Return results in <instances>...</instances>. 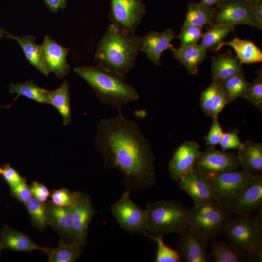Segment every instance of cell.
Instances as JSON below:
<instances>
[{
  "label": "cell",
  "mask_w": 262,
  "mask_h": 262,
  "mask_svg": "<svg viewBox=\"0 0 262 262\" xmlns=\"http://www.w3.org/2000/svg\"><path fill=\"white\" fill-rule=\"evenodd\" d=\"M251 6L262 4V0H245Z\"/></svg>",
  "instance_id": "obj_49"
},
{
  "label": "cell",
  "mask_w": 262,
  "mask_h": 262,
  "mask_svg": "<svg viewBox=\"0 0 262 262\" xmlns=\"http://www.w3.org/2000/svg\"><path fill=\"white\" fill-rule=\"evenodd\" d=\"M224 0H201L200 1L210 6L214 7V6L218 4Z\"/></svg>",
  "instance_id": "obj_48"
},
{
  "label": "cell",
  "mask_w": 262,
  "mask_h": 262,
  "mask_svg": "<svg viewBox=\"0 0 262 262\" xmlns=\"http://www.w3.org/2000/svg\"><path fill=\"white\" fill-rule=\"evenodd\" d=\"M1 175L4 180L9 184L10 187L26 182L25 178L20 176L18 172L8 164L3 165Z\"/></svg>",
  "instance_id": "obj_42"
},
{
  "label": "cell",
  "mask_w": 262,
  "mask_h": 262,
  "mask_svg": "<svg viewBox=\"0 0 262 262\" xmlns=\"http://www.w3.org/2000/svg\"><path fill=\"white\" fill-rule=\"evenodd\" d=\"M6 37L15 40L21 47L30 64L42 74L48 76L49 73L44 61L41 46L35 43V38L34 36L27 35L20 37L9 33Z\"/></svg>",
  "instance_id": "obj_24"
},
{
  "label": "cell",
  "mask_w": 262,
  "mask_h": 262,
  "mask_svg": "<svg viewBox=\"0 0 262 262\" xmlns=\"http://www.w3.org/2000/svg\"><path fill=\"white\" fill-rule=\"evenodd\" d=\"M49 104L54 106L62 115L63 124L66 125L71 119L69 84L65 80L60 87L53 91L49 90Z\"/></svg>",
  "instance_id": "obj_27"
},
{
  "label": "cell",
  "mask_w": 262,
  "mask_h": 262,
  "mask_svg": "<svg viewBox=\"0 0 262 262\" xmlns=\"http://www.w3.org/2000/svg\"><path fill=\"white\" fill-rule=\"evenodd\" d=\"M51 203L61 207L72 206L75 199V193L66 188L55 190L51 194Z\"/></svg>",
  "instance_id": "obj_39"
},
{
  "label": "cell",
  "mask_w": 262,
  "mask_h": 262,
  "mask_svg": "<svg viewBox=\"0 0 262 262\" xmlns=\"http://www.w3.org/2000/svg\"><path fill=\"white\" fill-rule=\"evenodd\" d=\"M248 262H261L262 261V240L249 252L246 253Z\"/></svg>",
  "instance_id": "obj_45"
},
{
  "label": "cell",
  "mask_w": 262,
  "mask_h": 262,
  "mask_svg": "<svg viewBox=\"0 0 262 262\" xmlns=\"http://www.w3.org/2000/svg\"><path fill=\"white\" fill-rule=\"evenodd\" d=\"M233 29L234 26L230 25L210 27L203 33L199 44L207 50L217 51L219 45Z\"/></svg>",
  "instance_id": "obj_31"
},
{
  "label": "cell",
  "mask_w": 262,
  "mask_h": 262,
  "mask_svg": "<svg viewBox=\"0 0 262 262\" xmlns=\"http://www.w3.org/2000/svg\"><path fill=\"white\" fill-rule=\"evenodd\" d=\"M0 243L2 249L13 251L31 252L35 250H41L49 253V247L40 246L35 244L25 233L5 225L0 233Z\"/></svg>",
  "instance_id": "obj_20"
},
{
  "label": "cell",
  "mask_w": 262,
  "mask_h": 262,
  "mask_svg": "<svg viewBox=\"0 0 262 262\" xmlns=\"http://www.w3.org/2000/svg\"><path fill=\"white\" fill-rule=\"evenodd\" d=\"M200 152V146L196 141L187 140L180 144L174 150L168 163L171 178L177 181L193 171Z\"/></svg>",
  "instance_id": "obj_14"
},
{
  "label": "cell",
  "mask_w": 262,
  "mask_h": 262,
  "mask_svg": "<svg viewBox=\"0 0 262 262\" xmlns=\"http://www.w3.org/2000/svg\"><path fill=\"white\" fill-rule=\"evenodd\" d=\"M245 24L262 30L253 7L245 0H224L213 7L210 27Z\"/></svg>",
  "instance_id": "obj_7"
},
{
  "label": "cell",
  "mask_w": 262,
  "mask_h": 262,
  "mask_svg": "<svg viewBox=\"0 0 262 262\" xmlns=\"http://www.w3.org/2000/svg\"><path fill=\"white\" fill-rule=\"evenodd\" d=\"M9 34V33L7 32L6 30L1 28L0 27V38L4 36L6 37Z\"/></svg>",
  "instance_id": "obj_50"
},
{
  "label": "cell",
  "mask_w": 262,
  "mask_h": 262,
  "mask_svg": "<svg viewBox=\"0 0 262 262\" xmlns=\"http://www.w3.org/2000/svg\"><path fill=\"white\" fill-rule=\"evenodd\" d=\"M82 251V247L73 241L70 244H65L61 240L58 246L48 253V261L74 262L80 257Z\"/></svg>",
  "instance_id": "obj_30"
},
{
  "label": "cell",
  "mask_w": 262,
  "mask_h": 262,
  "mask_svg": "<svg viewBox=\"0 0 262 262\" xmlns=\"http://www.w3.org/2000/svg\"><path fill=\"white\" fill-rule=\"evenodd\" d=\"M202 28L189 24H183L180 32L177 36L180 39V48H183L198 44L203 36Z\"/></svg>",
  "instance_id": "obj_36"
},
{
  "label": "cell",
  "mask_w": 262,
  "mask_h": 262,
  "mask_svg": "<svg viewBox=\"0 0 262 262\" xmlns=\"http://www.w3.org/2000/svg\"><path fill=\"white\" fill-rule=\"evenodd\" d=\"M48 224L62 234L72 236L73 213L72 206L61 207L51 202L47 205Z\"/></svg>",
  "instance_id": "obj_23"
},
{
  "label": "cell",
  "mask_w": 262,
  "mask_h": 262,
  "mask_svg": "<svg viewBox=\"0 0 262 262\" xmlns=\"http://www.w3.org/2000/svg\"><path fill=\"white\" fill-rule=\"evenodd\" d=\"M237 157L243 170L260 175L262 171V144L246 141L238 149Z\"/></svg>",
  "instance_id": "obj_21"
},
{
  "label": "cell",
  "mask_w": 262,
  "mask_h": 262,
  "mask_svg": "<svg viewBox=\"0 0 262 262\" xmlns=\"http://www.w3.org/2000/svg\"><path fill=\"white\" fill-rule=\"evenodd\" d=\"M48 8L52 12L65 8L68 0H43Z\"/></svg>",
  "instance_id": "obj_46"
},
{
  "label": "cell",
  "mask_w": 262,
  "mask_h": 262,
  "mask_svg": "<svg viewBox=\"0 0 262 262\" xmlns=\"http://www.w3.org/2000/svg\"><path fill=\"white\" fill-rule=\"evenodd\" d=\"M130 192L127 189L120 199L111 206V213L123 229L146 236V211L131 199Z\"/></svg>",
  "instance_id": "obj_9"
},
{
  "label": "cell",
  "mask_w": 262,
  "mask_h": 262,
  "mask_svg": "<svg viewBox=\"0 0 262 262\" xmlns=\"http://www.w3.org/2000/svg\"><path fill=\"white\" fill-rule=\"evenodd\" d=\"M258 176L242 170L203 176L211 185L217 200L227 208L237 193Z\"/></svg>",
  "instance_id": "obj_8"
},
{
  "label": "cell",
  "mask_w": 262,
  "mask_h": 262,
  "mask_svg": "<svg viewBox=\"0 0 262 262\" xmlns=\"http://www.w3.org/2000/svg\"><path fill=\"white\" fill-rule=\"evenodd\" d=\"M261 112L262 111V72L259 70L253 82L242 97Z\"/></svg>",
  "instance_id": "obj_35"
},
{
  "label": "cell",
  "mask_w": 262,
  "mask_h": 262,
  "mask_svg": "<svg viewBox=\"0 0 262 262\" xmlns=\"http://www.w3.org/2000/svg\"><path fill=\"white\" fill-rule=\"evenodd\" d=\"M210 259L214 262H243L248 261L246 253L228 241H212Z\"/></svg>",
  "instance_id": "obj_26"
},
{
  "label": "cell",
  "mask_w": 262,
  "mask_h": 262,
  "mask_svg": "<svg viewBox=\"0 0 262 262\" xmlns=\"http://www.w3.org/2000/svg\"><path fill=\"white\" fill-rule=\"evenodd\" d=\"M157 244V250L155 262H179L180 257L177 250L170 248L164 243L163 236H153L148 233L146 235Z\"/></svg>",
  "instance_id": "obj_34"
},
{
  "label": "cell",
  "mask_w": 262,
  "mask_h": 262,
  "mask_svg": "<svg viewBox=\"0 0 262 262\" xmlns=\"http://www.w3.org/2000/svg\"><path fill=\"white\" fill-rule=\"evenodd\" d=\"M2 249V247L1 246V245H0V252H1Z\"/></svg>",
  "instance_id": "obj_53"
},
{
  "label": "cell",
  "mask_w": 262,
  "mask_h": 262,
  "mask_svg": "<svg viewBox=\"0 0 262 262\" xmlns=\"http://www.w3.org/2000/svg\"><path fill=\"white\" fill-rule=\"evenodd\" d=\"M259 25L262 27V4L251 6Z\"/></svg>",
  "instance_id": "obj_47"
},
{
  "label": "cell",
  "mask_w": 262,
  "mask_h": 262,
  "mask_svg": "<svg viewBox=\"0 0 262 262\" xmlns=\"http://www.w3.org/2000/svg\"><path fill=\"white\" fill-rule=\"evenodd\" d=\"M244 74H238L221 82L229 100V104L242 98L251 84Z\"/></svg>",
  "instance_id": "obj_32"
},
{
  "label": "cell",
  "mask_w": 262,
  "mask_h": 262,
  "mask_svg": "<svg viewBox=\"0 0 262 262\" xmlns=\"http://www.w3.org/2000/svg\"><path fill=\"white\" fill-rule=\"evenodd\" d=\"M41 48L44 61L49 73L53 72L58 78H64L70 70L66 61L70 49L63 47L48 35L44 36Z\"/></svg>",
  "instance_id": "obj_15"
},
{
  "label": "cell",
  "mask_w": 262,
  "mask_h": 262,
  "mask_svg": "<svg viewBox=\"0 0 262 262\" xmlns=\"http://www.w3.org/2000/svg\"><path fill=\"white\" fill-rule=\"evenodd\" d=\"M221 82L213 79L210 85L202 91L200 98L201 108L206 116H208L213 101L220 86Z\"/></svg>",
  "instance_id": "obj_37"
},
{
  "label": "cell",
  "mask_w": 262,
  "mask_h": 262,
  "mask_svg": "<svg viewBox=\"0 0 262 262\" xmlns=\"http://www.w3.org/2000/svg\"><path fill=\"white\" fill-rule=\"evenodd\" d=\"M227 209L231 214L251 213L262 209V177L259 175L246 185L234 197Z\"/></svg>",
  "instance_id": "obj_13"
},
{
  "label": "cell",
  "mask_w": 262,
  "mask_h": 262,
  "mask_svg": "<svg viewBox=\"0 0 262 262\" xmlns=\"http://www.w3.org/2000/svg\"><path fill=\"white\" fill-rule=\"evenodd\" d=\"M228 104H229V98L221 83L212 104L209 116L211 118L217 117Z\"/></svg>",
  "instance_id": "obj_40"
},
{
  "label": "cell",
  "mask_w": 262,
  "mask_h": 262,
  "mask_svg": "<svg viewBox=\"0 0 262 262\" xmlns=\"http://www.w3.org/2000/svg\"><path fill=\"white\" fill-rule=\"evenodd\" d=\"M230 214L217 200L194 206L189 211L188 228L208 243L223 231Z\"/></svg>",
  "instance_id": "obj_5"
},
{
  "label": "cell",
  "mask_w": 262,
  "mask_h": 262,
  "mask_svg": "<svg viewBox=\"0 0 262 262\" xmlns=\"http://www.w3.org/2000/svg\"><path fill=\"white\" fill-rule=\"evenodd\" d=\"M177 37L172 29L162 32L150 31L141 37L140 51L144 52L148 59L155 66H160V57L167 49L173 48L171 41Z\"/></svg>",
  "instance_id": "obj_17"
},
{
  "label": "cell",
  "mask_w": 262,
  "mask_h": 262,
  "mask_svg": "<svg viewBox=\"0 0 262 262\" xmlns=\"http://www.w3.org/2000/svg\"><path fill=\"white\" fill-rule=\"evenodd\" d=\"M213 7L202 1L190 2L187 6V11L183 24H189L202 28L210 24Z\"/></svg>",
  "instance_id": "obj_28"
},
{
  "label": "cell",
  "mask_w": 262,
  "mask_h": 262,
  "mask_svg": "<svg viewBox=\"0 0 262 262\" xmlns=\"http://www.w3.org/2000/svg\"><path fill=\"white\" fill-rule=\"evenodd\" d=\"M109 17L112 24L134 33L146 13L141 0H110Z\"/></svg>",
  "instance_id": "obj_11"
},
{
  "label": "cell",
  "mask_w": 262,
  "mask_h": 262,
  "mask_svg": "<svg viewBox=\"0 0 262 262\" xmlns=\"http://www.w3.org/2000/svg\"><path fill=\"white\" fill-rule=\"evenodd\" d=\"M9 87L10 93L17 94L14 101L19 96H22L41 103L49 104V90L37 85L32 80L24 83H13Z\"/></svg>",
  "instance_id": "obj_29"
},
{
  "label": "cell",
  "mask_w": 262,
  "mask_h": 262,
  "mask_svg": "<svg viewBox=\"0 0 262 262\" xmlns=\"http://www.w3.org/2000/svg\"><path fill=\"white\" fill-rule=\"evenodd\" d=\"M74 70L91 86L101 102L115 107L119 114H122L124 105L139 98L137 91L126 82L124 76L98 65L80 66Z\"/></svg>",
  "instance_id": "obj_3"
},
{
  "label": "cell",
  "mask_w": 262,
  "mask_h": 262,
  "mask_svg": "<svg viewBox=\"0 0 262 262\" xmlns=\"http://www.w3.org/2000/svg\"><path fill=\"white\" fill-rule=\"evenodd\" d=\"M10 191L13 196L25 205L33 196L31 188L26 184V182L10 187Z\"/></svg>",
  "instance_id": "obj_43"
},
{
  "label": "cell",
  "mask_w": 262,
  "mask_h": 262,
  "mask_svg": "<svg viewBox=\"0 0 262 262\" xmlns=\"http://www.w3.org/2000/svg\"><path fill=\"white\" fill-rule=\"evenodd\" d=\"M147 231L153 236L171 233L183 234L188 227L189 210L181 202L174 200H162L148 204Z\"/></svg>",
  "instance_id": "obj_4"
},
{
  "label": "cell",
  "mask_w": 262,
  "mask_h": 262,
  "mask_svg": "<svg viewBox=\"0 0 262 262\" xmlns=\"http://www.w3.org/2000/svg\"><path fill=\"white\" fill-rule=\"evenodd\" d=\"M224 46H231L236 56L243 64H251L262 62V51L255 44L250 40H246L235 37L229 41L223 42L217 51Z\"/></svg>",
  "instance_id": "obj_25"
},
{
  "label": "cell",
  "mask_w": 262,
  "mask_h": 262,
  "mask_svg": "<svg viewBox=\"0 0 262 262\" xmlns=\"http://www.w3.org/2000/svg\"><path fill=\"white\" fill-rule=\"evenodd\" d=\"M262 213L261 209L255 216L246 213L230 217L222 231L227 241L246 253L251 250L262 240Z\"/></svg>",
  "instance_id": "obj_6"
},
{
  "label": "cell",
  "mask_w": 262,
  "mask_h": 262,
  "mask_svg": "<svg viewBox=\"0 0 262 262\" xmlns=\"http://www.w3.org/2000/svg\"><path fill=\"white\" fill-rule=\"evenodd\" d=\"M3 171V168L0 166V174H1Z\"/></svg>",
  "instance_id": "obj_52"
},
{
  "label": "cell",
  "mask_w": 262,
  "mask_h": 262,
  "mask_svg": "<svg viewBox=\"0 0 262 262\" xmlns=\"http://www.w3.org/2000/svg\"><path fill=\"white\" fill-rule=\"evenodd\" d=\"M11 105H8L7 106H0V108H9L10 107Z\"/></svg>",
  "instance_id": "obj_51"
},
{
  "label": "cell",
  "mask_w": 262,
  "mask_h": 262,
  "mask_svg": "<svg viewBox=\"0 0 262 262\" xmlns=\"http://www.w3.org/2000/svg\"><path fill=\"white\" fill-rule=\"evenodd\" d=\"M141 37L113 24L99 41L94 60L98 66L124 76L134 66Z\"/></svg>",
  "instance_id": "obj_2"
},
{
  "label": "cell",
  "mask_w": 262,
  "mask_h": 262,
  "mask_svg": "<svg viewBox=\"0 0 262 262\" xmlns=\"http://www.w3.org/2000/svg\"><path fill=\"white\" fill-rule=\"evenodd\" d=\"M212 62V80L222 82L236 75L244 74L243 64L230 50L213 57Z\"/></svg>",
  "instance_id": "obj_19"
},
{
  "label": "cell",
  "mask_w": 262,
  "mask_h": 262,
  "mask_svg": "<svg viewBox=\"0 0 262 262\" xmlns=\"http://www.w3.org/2000/svg\"><path fill=\"white\" fill-rule=\"evenodd\" d=\"M207 242L188 228L181 235L178 245L177 251L180 260L185 262H207L210 257Z\"/></svg>",
  "instance_id": "obj_18"
},
{
  "label": "cell",
  "mask_w": 262,
  "mask_h": 262,
  "mask_svg": "<svg viewBox=\"0 0 262 262\" xmlns=\"http://www.w3.org/2000/svg\"><path fill=\"white\" fill-rule=\"evenodd\" d=\"M72 206L73 213V242L83 247L86 243L90 222L95 213L91 199L88 195L75 192Z\"/></svg>",
  "instance_id": "obj_12"
},
{
  "label": "cell",
  "mask_w": 262,
  "mask_h": 262,
  "mask_svg": "<svg viewBox=\"0 0 262 262\" xmlns=\"http://www.w3.org/2000/svg\"><path fill=\"white\" fill-rule=\"evenodd\" d=\"M239 131L238 129L234 128L224 133L219 144L222 150H238L242 147L243 142L239 136Z\"/></svg>",
  "instance_id": "obj_38"
},
{
  "label": "cell",
  "mask_w": 262,
  "mask_h": 262,
  "mask_svg": "<svg viewBox=\"0 0 262 262\" xmlns=\"http://www.w3.org/2000/svg\"><path fill=\"white\" fill-rule=\"evenodd\" d=\"M178 187L192 199L194 206L217 200L214 193L207 180L194 170L177 181Z\"/></svg>",
  "instance_id": "obj_16"
},
{
  "label": "cell",
  "mask_w": 262,
  "mask_h": 262,
  "mask_svg": "<svg viewBox=\"0 0 262 262\" xmlns=\"http://www.w3.org/2000/svg\"><path fill=\"white\" fill-rule=\"evenodd\" d=\"M170 50L173 57L191 75L197 73L199 65L207 54V49L200 44L178 49L172 48Z\"/></svg>",
  "instance_id": "obj_22"
},
{
  "label": "cell",
  "mask_w": 262,
  "mask_h": 262,
  "mask_svg": "<svg viewBox=\"0 0 262 262\" xmlns=\"http://www.w3.org/2000/svg\"><path fill=\"white\" fill-rule=\"evenodd\" d=\"M240 166L237 155L234 153L207 147L200 151L194 170L203 176H207L237 170Z\"/></svg>",
  "instance_id": "obj_10"
},
{
  "label": "cell",
  "mask_w": 262,
  "mask_h": 262,
  "mask_svg": "<svg viewBox=\"0 0 262 262\" xmlns=\"http://www.w3.org/2000/svg\"><path fill=\"white\" fill-rule=\"evenodd\" d=\"M31 188L34 197L43 203L47 200L50 193L48 188L43 183L33 181Z\"/></svg>",
  "instance_id": "obj_44"
},
{
  "label": "cell",
  "mask_w": 262,
  "mask_h": 262,
  "mask_svg": "<svg viewBox=\"0 0 262 262\" xmlns=\"http://www.w3.org/2000/svg\"><path fill=\"white\" fill-rule=\"evenodd\" d=\"M32 223L38 229H43L48 225L47 205L33 196L26 204Z\"/></svg>",
  "instance_id": "obj_33"
},
{
  "label": "cell",
  "mask_w": 262,
  "mask_h": 262,
  "mask_svg": "<svg viewBox=\"0 0 262 262\" xmlns=\"http://www.w3.org/2000/svg\"><path fill=\"white\" fill-rule=\"evenodd\" d=\"M212 119V125L208 133L205 137V140L208 147H214L219 145L224 132L219 123L218 117H214Z\"/></svg>",
  "instance_id": "obj_41"
},
{
  "label": "cell",
  "mask_w": 262,
  "mask_h": 262,
  "mask_svg": "<svg viewBox=\"0 0 262 262\" xmlns=\"http://www.w3.org/2000/svg\"><path fill=\"white\" fill-rule=\"evenodd\" d=\"M95 140L105 166L121 173L127 190H145L155 184V156L135 121L122 114L102 119L97 125Z\"/></svg>",
  "instance_id": "obj_1"
}]
</instances>
